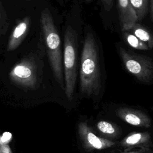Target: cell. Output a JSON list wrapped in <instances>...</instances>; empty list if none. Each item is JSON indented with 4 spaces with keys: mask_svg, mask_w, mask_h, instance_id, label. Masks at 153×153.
Masks as SVG:
<instances>
[{
    "mask_svg": "<svg viewBox=\"0 0 153 153\" xmlns=\"http://www.w3.org/2000/svg\"><path fill=\"white\" fill-rule=\"evenodd\" d=\"M148 13H149L151 20L152 21L153 17V0H149L148 6Z\"/></svg>",
    "mask_w": 153,
    "mask_h": 153,
    "instance_id": "d6986e66",
    "label": "cell"
},
{
    "mask_svg": "<svg viewBox=\"0 0 153 153\" xmlns=\"http://www.w3.org/2000/svg\"><path fill=\"white\" fill-rule=\"evenodd\" d=\"M97 42L90 32L85 34L80 64V89L87 96H97L102 87V74Z\"/></svg>",
    "mask_w": 153,
    "mask_h": 153,
    "instance_id": "6da1fadb",
    "label": "cell"
},
{
    "mask_svg": "<svg viewBox=\"0 0 153 153\" xmlns=\"http://www.w3.org/2000/svg\"><path fill=\"white\" fill-rule=\"evenodd\" d=\"M30 24L29 17H26L19 21L10 35L8 43V50H14L20 45L28 32Z\"/></svg>",
    "mask_w": 153,
    "mask_h": 153,
    "instance_id": "30bf717a",
    "label": "cell"
},
{
    "mask_svg": "<svg viewBox=\"0 0 153 153\" xmlns=\"http://www.w3.org/2000/svg\"><path fill=\"white\" fill-rule=\"evenodd\" d=\"M86 1H88V2H89V1H90L91 0H86Z\"/></svg>",
    "mask_w": 153,
    "mask_h": 153,
    "instance_id": "ffe728a7",
    "label": "cell"
},
{
    "mask_svg": "<svg viewBox=\"0 0 153 153\" xmlns=\"http://www.w3.org/2000/svg\"><path fill=\"white\" fill-rule=\"evenodd\" d=\"M120 153H153V150L150 148H135L128 151H124Z\"/></svg>",
    "mask_w": 153,
    "mask_h": 153,
    "instance_id": "2e32d148",
    "label": "cell"
},
{
    "mask_svg": "<svg viewBox=\"0 0 153 153\" xmlns=\"http://www.w3.org/2000/svg\"><path fill=\"white\" fill-rule=\"evenodd\" d=\"M11 81L18 86L36 89L41 81L42 69L39 70L36 59L27 57L17 63L9 74Z\"/></svg>",
    "mask_w": 153,
    "mask_h": 153,
    "instance_id": "5b68a950",
    "label": "cell"
},
{
    "mask_svg": "<svg viewBox=\"0 0 153 153\" xmlns=\"http://www.w3.org/2000/svg\"><path fill=\"white\" fill-rule=\"evenodd\" d=\"M8 27L7 17L0 0V35L4 34Z\"/></svg>",
    "mask_w": 153,
    "mask_h": 153,
    "instance_id": "9a60e30c",
    "label": "cell"
},
{
    "mask_svg": "<svg viewBox=\"0 0 153 153\" xmlns=\"http://www.w3.org/2000/svg\"><path fill=\"white\" fill-rule=\"evenodd\" d=\"M137 16V22L142 20L148 13L149 0H130Z\"/></svg>",
    "mask_w": 153,
    "mask_h": 153,
    "instance_id": "5bb4252c",
    "label": "cell"
},
{
    "mask_svg": "<svg viewBox=\"0 0 153 153\" xmlns=\"http://www.w3.org/2000/svg\"><path fill=\"white\" fill-rule=\"evenodd\" d=\"M0 153H13L10 146L6 143H0Z\"/></svg>",
    "mask_w": 153,
    "mask_h": 153,
    "instance_id": "ac0fdd59",
    "label": "cell"
},
{
    "mask_svg": "<svg viewBox=\"0 0 153 153\" xmlns=\"http://www.w3.org/2000/svg\"><path fill=\"white\" fill-rule=\"evenodd\" d=\"M124 151L135 148H150L153 145L151 134L148 132H133L128 134L120 142Z\"/></svg>",
    "mask_w": 153,
    "mask_h": 153,
    "instance_id": "ba28073f",
    "label": "cell"
},
{
    "mask_svg": "<svg viewBox=\"0 0 153 153\" xmlns=\"http://www.w3.org/2000/svg\"><path fill=\"white\" fill-rule=\"evenodd\" d=\"M41 29L43 42L54 78L65 90L61 40L50 10L45 8L41 13Z\"/></svg>",
    "mask_w": 153,
    "mask_h": 153,
    "instance_id": "7a4b0ae2",
    "label": "cell"
},
{
    "mask_svg": "<svg viewBox=\"0 0 153 153\" xmlns=\"http://www.w3.org/2000/svg\"><path fill=\"white\" fill-rule=\"evenodd\" d=\"M97 128L100 132L110 137L115 138L120 134L119 127L111 123L106 121H100L97 123Z\"/></svg>",
    "mask_w": 153,
    "mask_h": 153,
    "instance_id": "7c38bea8",
    "label": "cell"
},
{
    "mask_svg": "<svg viewBox=\"0 0 153 153\" xmlns=\"http://www.w3.org/2000/svg\"><path fill=\"white\" fill-rule=\"evenodd\" d=\"M102 4L106 11H109L111 10L113 4H114V0H101Z\"/></svg>",
    "mask_w": 153,
    "mask_h": 153,
    "instance_id": "e0dca14e",
    "label": "cell"
},
{
    "mask_svg": "<svg viewBox=\"0 0 153 153\" xmlns=\"http://www.w3.org/2000/svg\"><path fill=\"white\" fill-rule=\"evenodd\" d=\"M123 36L127 43L134 48L140 50H148L149 49L145 43L138 39L128 30H123Z\"/></svg>",
    "mask_w": 153,
    "mask_h": 153,
    "instance_id": "4fadbf2b",
    "label": "cell"
},
{
    "mask_svg": "<svg viewBox=\"0 0 153 153\" xmlns=\"http://www.w3.org/2000/svg\"><path fill=\"white\" fill-rule=\"evenodd\" d=\"M132 34L136 36L140 41L145 43L149 49L153 47V38L151 33L143 26L137 23L134 24L129 29H128Z\"/></svg>",
    "mask_w": 153,
    "mask_h": 153,
    "instance_id": "8fae6325",
    "label": "cell"
},
{
    "mask_svg": "<svg viewBox=\"0 0 153 153\" xmlns=\"http://www.w3.org/2000/svg\"><path fill=\"white\" fill-rule=\"evenodd\" d=\"M118 53L126 70L139 81L150 83L153 79V62L151 57L120 47Z\"/></svg>",
    "mask_w": 153,
    "mask_h": 153,
    "instance_id": "277c9868",
    "label": "cell"
},
{
    "mask_svg": "<svg viewBox=\"0 0 153 153\" xmlns=\"http://www.w3.org/2000/svg\"><path fill=\"white\" fill-rule=\"evenodd\" d=\"M115 114L122 120L134 126L149 128L152 124L151 118L145 113L131 108H119Z\"/></svg>",
    "mask_w": 153,
    "mask_h": 153,
    "instance_id": "52a82bcc",
    "label": "cell"
},
{
    "mask_svg": "<svg viewBox=\"0 0 153 153\" xmlns=\"http://www.w3.org/2000/svg\"><path fill=\"white\" fill-rule=\"evenodd\" d=\"M78 135L84 148L89 151L107 149L115 145L112 140L97 136L86 122L81 121L78 126Z\"/></svg>",
    "mask_w": 153,
    "mask_h": 153,
    "instance_id": "8992f818",
    "label": "cell"
},
{
    "mask_svg": "<svg viewBox=\"0 0 153 153\" xmlns=\"http://www.w3.org/2000/svg\"><path fill=\"white\" fill-rule=\"evenodd\" d=\"M118 10L122 31L129 29L137 22L130 0H118Z\"/></svg>",
    "mask_w": 153,
    "mask_h": 153,
    "instance_id": "9c48e42d",
    "label": "cell"
},
{
    "mask_svg": "<svg viewBox=\"0 0 153 153\" xmlns=\"http://www.w3.org/2000/svg\"><path fill=\"white\" fill-rule=\"evenodd\" d=\"M63 74L65 90L68 99L73 98L77 76L78 39L76 31L68 26L65 32L63 45Z\"/></svg>",
    "mask_w": 153,
    "mask_h": 153,
    "instance_id": "3957f363",
    "label": "cell"
}]
</instances>
